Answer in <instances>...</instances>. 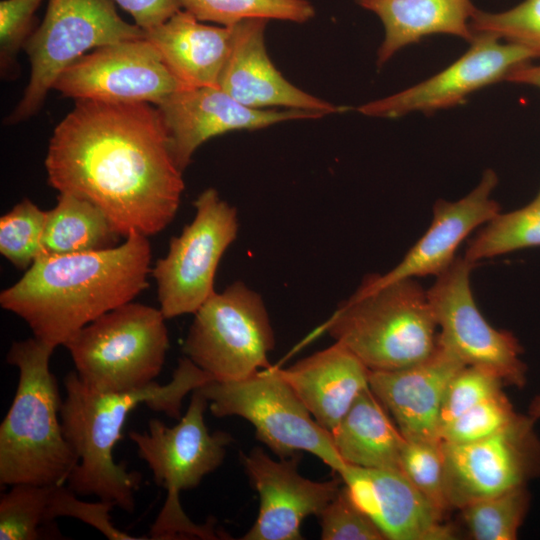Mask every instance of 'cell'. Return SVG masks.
<instances>
[{"instance_id": "obj_20", "label": "cell", "mask_w": 540, "mask_h": 540, "mask_svg": "<svg viewBox=\"0 0 540 540\" xmlns=\"http://www.w3.org/2000/svg\"><path fill=\"white\" fill-rule=\"evenodd\" d=\"M466 366L438 341L433 353L416 364L392 371H369V388L392 414L405 440H438L446 388Z\"/></svg>"}, {"instance_id": "obj_19", "label": "cell", "mask_w": 540, "mask_h": 540, "mask_svg": "<svg viewBox=\"0 0 540 540\" xmlns=\"http://www.w3.org/2000/svg\"><path fill=\"white\" fill-rule=\"evenodd\" d=\"M268 20L248 19L232 26L231 47L218 86L254 109L304 110L325 116L346 110L293 85L274 66L265 47Z\"/></svg>"}, {"instance_id": "obj_7", "label": "cell", "mask_w": 540, "mask_h": 540, "mask_svg": "<svg viewBox=\"0 0 540 540\" xmlns=\"http://www.w3.org/2000/svg\"><path fill=\"white\" fill-rule=\"evenodd\" d=\"M160 308L133 301L98 317L64 345L79 379L99 392L154 382L165 363L169 335Z\"/></svg>"}, {"instance_id": "obj_21", "label": "cell", "mask_w": 540, "mask_h": 540, "mask_svg": "<svg viewBox=\"0 0 540 540\" xmlns=\"http://www.w3.org/2000/svg\"><path fill=\"white\" fill-rule=\"evenodd\" d=\"M498 183L497 174L486 170L478 185L461 199L437 200L433 218L422 237L390 271L364 279V287H378L406 278L438 276L455 260L459 245L468 235L500 212L491 195Z\"/></svg>"}, {"instance_id": "obj_36", "label": "cell", "mask_w": 540, "mask_h": 540, "mask_svg": "<svg viewBox=\"0 0 540 540\" xmlns=\"http://www.w3.org/2000/svg\"><path fill=\"white\" fill-rule=\"evenodd\" d=\"M323 540H386L353 501L345 485L318 515Z\"/></svg>"}, {"instance_id": "obj_3", "label": "cell", "mask_w": 540, "mask_h": 540, "mask_svg": "<svg viewBox=\"0 0 540 540\" xmlns=\"http://www.w3.org/2000/svg\"><path fill=\"white\" fill-rule=\"evenodd\" d=\"M212 378L188 357L179 359L170 382L122 392H99L86 386L75 371L64 378L66 396L60 418L63 433L78 457L67 482L80 495H95L100 500L133 513L135 492L142 475L128 471L125 463H116L113 448L122 439L128 414L145 404L151 410L180 419L182 402L188 393Z\"/></svg>"}, {"instance_id": "obj_11", "label": "cell", "mask_w": 540, "mask_h": 540, "mask_svg": "<svg viewBox=\"0 0 540 540\" xmlns=\"http://www.w3.org/2000/svg\"><path fill=\"white\" fill-rule=\"evenodd\" d=\"M194 207L193 220L172 237L166 256L151 270L166 319L194 314L215 292L218 265L238 235L237 209L216 189L201 192Z\"/></svg>"}, {"instance_id": "obj_42", "label": "cell", "mask_w": 540, "mask_h": 540, "mask_svg": "<svg viewBox=\"0 0 540 540\" xmlns=\"http://www.w3.org/2000/svg\"><path fill=\"white\" fill-rule=\"evenodd\" d=\"M534 198L537 199V200H540V189H539L538 193L536 194V196Z\"/></svg>"}, {"instance_id": "obj_12", "label": "cell", "mask_w": 540, "mask_h": 540, "mask_svg": "<svg viewBox=\"0 0 540 540\" xmlns=\"http://www.w3.org/2000/svg\"><path fill=\"white\" fill-rule=\"evenodd\" d=\"M475 265L456 257L427 290L440 328L438 341L467 366L488 370L504 384L522 388L527 383L523 349L511 332L495 329L478 309L470 285Z\"/></svg>"}, {"instance_id": "obj_26", "label": "cell", "mask_w": 540, "mask_h": 540, "mask_svg": "<svg viewBox=\"0 0 540 540\" xmlns=\"http://www.w3.org/2000/svg\"><path fill=\"white\" fill-rule=\"evenodd\" d=\"M121 235L105 213L87 199L60 192L47 211L42 253L65 255L117 246Z\"/></svg>"}, {"instance_id": "obj_30", "label": "cell", "mask_w": 540, "mask_h": 540, "mask_svg": "<svg viewBox=\"0 0 540 540\" xmlns=\"http://www.w3.org/2000/svg\"><path fill=\"white\" fill-rule=\"evenodd\" d=\"M47 211L29 199L16 204L0 218V253L20 270H27L42 254Z\"/></svg>"}, {"instance_id": "obj_9", "label": "cell", "mask_w": 540, "mask_h": 540, "mask_svg": "<svg viewBox=\"0 0 540 540\" xmlns=\"http://www.w3.org/2000/svg\"><path fill=\"white\" fill-rule=\"evenodd\" d=\"M144 37L142 28L121 18L113 0H48L43 21L24 47L31 64L28 85L5 122L33 116L62 72L86 52Z\"/></svg>"}, {"instance_id": "obj_41", "label": "cell", "mask_w": 540, "mask_h": 540, "mask_svg": "<svg viewBox=\"0 0 540 540\" xmlns=\"http://www.w3.org/2000/svg\"><path fill=\"white\" fill-rule=\"evenodd\" d=\"M527 414L536 421L540 420V394L535 396L530 402Z\"/></svg>"}, {"instance_id": "obj_5", "label": "cell", "mask_w": 540, "mask_h": 540, "mask_svg": "<svg viewBox=\"0 0 540 540\" xmlns=\"http://www.w3.org/2000/svg\"><path fill=\"white\" fill-rule=\"evenodd\" d=\"M437 328L427 290L414 278L360 285L324 326L370 371L398 370L426 359L437 346Z\"/></svg>"}, {"instance_id": "obj_37", "label": "cell", "mask_w": 540, "mask_h": 540, "mask_svg": "<svg viewBox=\"0 0 540 540\" xmlns=\"http://www.w3.org/2000/svg\"><path fill=\"white\" fill-rule=\"evenodd\" d=\"M75 494L69 486L54 485L47 508V522L57 517L69 516L93 526L112 540L144 539L134 537L113 526L110 512L116 506L114 502L104 500L86 502L77 498Z\"/></svg>"}, {"instance_id": "obj_13", "label": "cell", "mask_w": 540, "mask_h": 540, "mask_svg": "<svg viewBox=\"0 0 540 540\" xmlns=\"http://www.w3.org/2000/svg\"><path fill=\"white\" fill-rule=\"evenodd\" d=\"M536 420L518 416L505 428L480 440L442 441L445 490L450 509L528 486L540 477V437Z\"/></svg>"}, {"instance_id": "obj_40", "label": "cell", "mask_w": 540, "mask_h": 540, "mask_svg": "<svg viewBox=\"0 0 540 540\" xmlns=\"http://www.w3.org/2000/svg\"><path fill=\"white\" fill-rule=\"evenodd\" d=\"M505 81L540 89V63L528 62L519 65L506 76Z\"/></svg>"}, {"instance_id": "obj_23", "label": "cell", "mask_w": 540, "mask_h": 540, "mask_svg": "<svg viewBox=\"0 0 540 540\" xmlns=\"http://www.w3.org/2000/svg\"><path fill=\"white\" fill-rule=\"evenodd\" d=\"M232 38V26L204 24L184 9L145 30V39L183 88L218 86Z\"/></svg>"}, {"instance_id": "obj_1", "label": "cell", "mask_w": 540, "mask_h": 540, "mask_svg": "<svg viewBox=\"0 0 540 540\" xmlns=\"http://www.w3.org/2000/svg\"><path fill=\"white\" fill-rule=\"evenodd\" d=\"M45 168L51 187L95 204L124 238L164 230L184 191L160 113L149 103L76 100L53 131Z\"/></svg>"}, {"instance_id": "obj_15", "label": "cell", "mask_w": 540, "mask_h": 540, "mask_svg": "<svg viewBox=\"0 0 540 540\" xmlns=\"http://www.w3.org/2000/svg\"><path fill=\"white\" fill-rule=\"evenodd\" d=\"M540 58V51L487 34H475L469 49L430 78L357 108L369 117L398 118L411 112L431 114L461 104L471 93L505 81L516 67Z\"/></svg>"}, {"instance_id": "obj_32", "label": "cell", "mask_w": 540, "mask_h": 540, "mask_svg": "<svg viewBox=\"0 0 540 540\" xmlns=\"http://www.w3.org/2000/svg\"><path fill=\"white\" fill-rule=\"evenodd\" d=\"M400 470L407 479L441 512L450 506L445 490L442 440L407 441L401 450Z\"/></svg>"}, {"instance_id": "obj_35", "label": "cell", "mask_w": 540, "mask_h": 540, "mask_svg": "<svg viewBox=\"0 0 540 540\" xmlns=\"http://www.w3.org/2000/svg\"><path fill=\"white\" fill-rule=\"evenodd\" d=\"M504 382L494 373L466 366L448 384L440 410V430L483 400L503 392Z\"/></svg>"}, {"instance_id": "obj_22", "label": "cell", "mask_w": 540, "mask_h": 540, "mask_svg": "<svg viewBox=\"0 0 540 540\" xmlns=\"http://www.w3.org/2000/svg\"><path fill=\"white\" fill-rule=\"evenodd\" d=\"M369 371L338 342L280 369L312 417L329 432L369 388Z\"/></svg>"}, {"instance_id": "obj_39", "label": "cell", "mask_w": 540, "mask_h": 540, "mask_svg": "<svg viewBox=\"0 0 540 540\" xmlns=\"http://www.w3.org/2000/svg\"><path fill=\"white\" fill-rule=\"evenodd\" d=\"M129 13L144 31L153 28L182 9L179 0H113Z\"/></svg>"}, {"instance_id": "obj_34", "label": "cell", "mask_w": 540, "mask_h": 540, "mask_svg": "<svg viewBox=\"0 0 540 540\" xmlns=\"http://www.w3.org/2000/svg\"><path fill=\"white\" fill-rule=\"evenodd\" d=\"M518 414L503 391L449 422L440 430V438L449 443L480 440L508 426Z\"/></svg>"}, {"instance_id": "obj_6", "label": "cell", "mask_w": 540, "mask_h": 540, "mask_svg": "<svg viewBox=\"0 0 540 540\" xmlns=\"http://www.w3.org/2000/svg\"><path fill=\"white\" fill-rule=\"evenodd\" d=\"M208 405L198 388L192 392L188 409L175 426L168 427L154 418L149 421L147 431L133 430L128 434L155 483L167 490L164 505L151 526L150 539L220 538L213 526L193 523L179 500L181 491L197 487L222 464L226 448L233 440L227 432L209 431L204 420Z\"/></svg>"}, {"instance_id": "obj_14", "label": "cell", "mask_w": 540, "mask_h": 540, "mask_svg": "<svg viewBox=\"0 0 540 540\" xmlns=\"http://www.w3.org/2000/svg\"><path fill=\"white\" fill-rule=\"evenodd\" d=\"M182 88L145 37L92 50L66 68L54 85L76 100L155 106Z\"/></svg>"}, {"instance_id": "obj_27", "label": "cell", "mask_w": 540, "mask_h": 540, "mask_svg": "<svg viewBox=\"0 0 540 540\" xmlns=\"http://www.w3.org/2000/svg\"><path fill=\"white\" fill-rule=\"evenodd\" d=\"M540 247V200L498 213L468 243L465 256L477 262L526 248Z\"/></svg>"}, {"instance_id": "obj_2", "label": "cell", "mask_w": 540, "mask_h": 540, "mask_svg": "<svg viewBox=\"0 0 540 540\" xmlns=\"http://www.w3.org/2000/svg\"><path fill=\"white\" fill-rule=\"evenodd\" d=\"M148 237L130 233L117 246L65 255L40 254L0 293V305L23 319L36 339L56 348L148 287Z\"/></svg>"}, {"instance_id": "obj_24", "label": "cell", "mask_w": 540, "mask_h": 540, "mask_svg": "<svg viewBox=\"0 0 540 540\" xmlns=\"http://www.w3.org/2000/svg\"><path fill=\"white\" fill-rule=\"evenodd\" d=\"M373 12L384 26L377 52L378 66L402 48L434 34H448L469 43L475 38L470 22L477 10L470 0H355Z\"/></svg>"}, {"instance_id": "obj_25", "label": "cell", "mask_w": 540, "mask_h": 540, "mask_svg": "<svg viewBox=\"0 0 540 540\" xmlns=\"http://www.w3.org/2000/svg\"><path fill=\"white\" fill-rule=\"evenodd\" d=\"M330 434L345 464L364 468L400 469L405 438L392 424L385 407L370 388L357 397Z\"/></svg>"}, {"instance_id": "obj_28", "label": "cell", "mask_w": 540, "mask_h": 540, "mask_svg": "<svg viewBox=\"0 0 540 540\" xmlns=\"http://www.w3.org/2000/svg\"><path fill=\"white\" fill-rule=\"evenodd\" d=\"M531 505L528 486L483 498L459 508L470 538L515 540Z\"/></svg>"}, {"instance_id": "obj_33", "label": "cell", "mask_w": 540, "mask_h": 540, "mask_svg": "<svg viewBox=\"0 0 540 540\" xmlns=\"http://www.w3.org/2000/svg\"><path fill=\"white\" fill-rule=\"evenodd\" d=\"M474 34L499 39L540 51V0H523L509 10L491 13L476 10L470 22Z\"/></svg>"}, {"instance_id": "obj_8", "label": "cell", "mask_w": 540, "mask_h": 540, "mask_svg": "<svg viewBox=\"0 0 540 540\" xmlns=\"http://www.w3.org/2000/svg\"><path fill=\"white\" fill-rule=\"evenodd\" d=\"M274 346L262 296L236 281L215 291L194 313L182 350L213 381L233 382L271 367Z\"/></svg>"}, {"instance_id": "obj_4", "label": "cell", "mask_w": 540, "mask_h": 540, "mask_svg": "<svg viewBox=\"0 0 540 540\" xmlns=\"http://www.w3.org/2000/svg\"><path fill=\"white\" fill-rule=\"evenodd\" d=\"M54 347L35 337L12 343L6 360L19 372L13 402L0 426V483L64 484L78 457L62 428Z\"/></svg>"}, {"instance_id": "obj_31", "label": "cell", "mask_w": 540, "mask_h": 540, "mask_svg": "<svg viewBox=\"0 0 540 540\" xmlns=\"http://www.w3.org/2000/svg\"><path fill=\"white\" fill-rule=\"evenodd\" d=\"M52 486L15 484L0 498V539L35 540L46 514Z\"/></svg>"}, {"instance_id": "obj_17", "label": "cell", "mask_w": 540, "mask_h": 540, "mask_svg": "<svg viewBox=\"0 0 540 540\" xmlns=\"http://www.w3.org/2000/svg\"><path fill=\"white\" fill-rule=\"evenodd\" d=\"M156 107L182 171L199 146L212 137L234 130L262 129L288 120L323 117L304 110L250 108L219 86L182 88Z\"/></svg>"}, {"instance_id": "obj_16", "label": "cell", "mask_w": 540, "mask_h": 540, "mask_svg": "<svg viewBox=\"0 0 540 540\" xmlns=\"http://www.w3.org/2000/svg\"><path fill=\"white\" fill-rule=\"evenodd\" d=\"M242 458L260 499L256 521L243 540L303 539L301 526L305 518L318 517L342 486V479L314 481L300 475V454L277 461L255 447Z\"/></svg>"}, {"instance_id": "obj_29", "label": "cell", "mask_w": 540, "mask_h": 540, "mask_svg": "<svg viewBox=\"0 0 540 540\" xmlns=\"http://www.w3.org/2000/svg\"><path fill=\"white\" fill-rule=\"evenodd\" d=\"M198 20L231 27L248 19L307 22L315 15L307 0H179Z\"/></svg>"}, {"instance_id": "obj_10", "label": "cell", "mask_w": 540, "mask_h": 540, "mask_svg": "<svg viewBox=\"0 0 540 540\" xmlns=\"http://www.w3.org/2000/svg\"><path fill=\"white\" fill-rule=\"evenodd\" d=\"M216 417L239 416L255 428L256 437L279 458L305 451L340 473L347 464L337 453L329 431L320 426L271 366L240 381H209L199 388Z\"/></svg>"}, {"instance_id": "obj_18", "label": "cell", "mask_w": 540, "mask_h": 540, "mask_svg": "<svg viewBox=\"0 0 540 540\" xmlns=\"http://www.w3.org/2000/svg\"><path fill=\"white\" fill-rule=\"evenodd\" d=\"M356 505L389 540H453L456 529L400 469L353 465L338 473Z\"/></svg>"}, {"instance_id": "obj_38", "label": "cell", "mask_w": 540, "mask_h": 540, "mask_svg": "<svg viewBox=\"0 0 540 540\" xmlns=\"http://www.w3.org/2000/svg\"><path fill=\"white\" fill-rule=\"evenodd\" d=\"M43 0H2L0 2L1 75H12L16 57L32 35L34 15Z\"/></svg>"}]
</instances>
